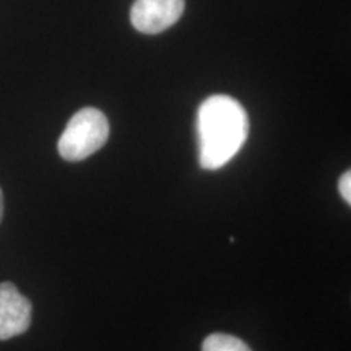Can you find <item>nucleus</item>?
Listing matches in <instances>:
<instances>
[{
	"label": "nucleus",
	"instance_id": "39448f33",
	"mask_svg": "<svg viewBox=\"0 0 351 351\" xmlns=\"http://www.w3.org/2000/svg\"><path fill=\"white\" fill-rule=\"evenodd\" d=\"M202 351H252L243 340L226 333H213L205 339Z\"/></svg>",
	"mask_w": 351,
	"mask_h": 351
},
{
	"label": "nucleus",
	"instance_id": "f03ea898",
	"mask_svg": "<svg viewBox=\"0 0 351 351\" xmlns=\"http://www.w3.org/2000/svg\"><path fill=\"white\" fill-rule=\"evenodd\" d=\"M108 138L106 116L96 108H83L70 117L57 142V150L65 161H82L101 150Z\"/></svg>",
	"mask_w": 351,
	"mask_h": 351
},
{
	"label": "nucleus",
	"instance_id": "7ed1b4c3",
	"mask_svg": "<svg viewBox=\"0 0 351 351\" xmlns=\"http://www.w3.org/2000/svg\"><path fill=\"white\" fill-rule=\"evenodd\" d=\"M186 0H135L130 23L143 34L163 33L182 16Z\"/></svg>",
	"mask_w": 351,
	"mask_h": 351
},
{
	"label": "nucleus",
	"instance_id": "f257e3e1",
	"mask_svg": "<svg viewBox=\"0 0 351 351\" xmlns=\"http://www.w3.org/2000/svg\"><path fill=\"white\" fill-rule=\"evenodd\" d=\"M199 163L204 169L223 168L238 155L249 135V117L243 104L228 95H213L197 114Z\"/></svg>",
	"mask_w": 351,
	"mask_h": 351
},
{
	"label": "nucleus",
	"instance_id": "0eeeda50",
	"mask_svg": "<svg viewBox=\"0 0 351 351\" xmlns=\"http://www.w3.org/2000/svg\"><path fill=\"white\" fill-rule=\"evenodd\" d=\"M3 218V192L2 189H0V221H2Z\"/></svg>",
	"mask_w": 351,
	"mask_h": 351
},
{
	"label": "nucleus",
	"instance_id": "20e7f679",
	"mask_svg": "<svg viewBox=\"0 0 351 351\" xmlns=\"http://www.w3.org/2000/svg\"><path fill=\"white\" fill-rule=\"evenodd\" d=\"M33 307L13 283H0V340H10L32 326Z\"/></svg>",
	"mask_w": 351,
	"mask_h": 351
},
{
	"label": "nucleus",
	"instance_id": "423d86ee",
	"mask_svg": "<svg viewBox=\"0 0 351 351\" xmlns=\"http://www.w3.org/2000/svg\"><path fill=\"white\" fill-rule=\"evenodd\" d=\"M339 191L341 199H343L346 204H351V173L350 171H345L343 174L340 176V181H339Z\"/></svg>",
	"mask_w": 351,
	"mask_h": 351
}]
</instances>
